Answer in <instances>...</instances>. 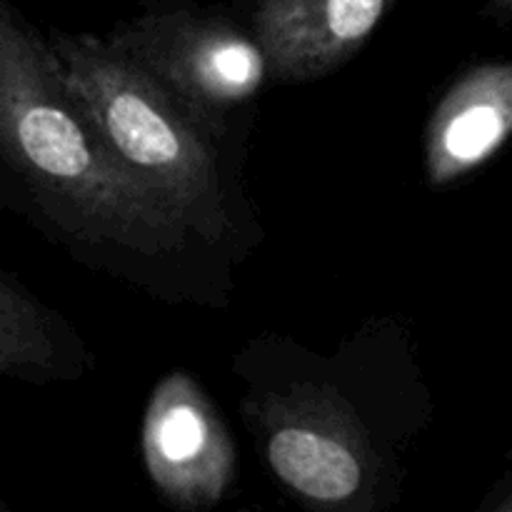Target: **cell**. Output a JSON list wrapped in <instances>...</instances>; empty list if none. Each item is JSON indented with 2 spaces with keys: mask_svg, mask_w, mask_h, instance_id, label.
<instances>
[{
  "mask_svg": "<svg viewBox=\"0 0 512 512\" xmlns=\"http://www.w3.org/2000/svg\"><path fill=\"white\" fill-rule=\"evenodd\" d=\"M0 143L30 183L65 213L133 248L178 240V210L113 153L65 85L50 40L8 3L0 13Z\"/></svg>",
  "mask_w": 512,
  "mask_h": 512,
  "instance_id": "obj_1",
  "label": "cell"
},
{
  "mask_svg": "<svg viewBox=\"0 0 512 512\" xmlns=\"http://www.w3.org/2000/svg\"><path fill=\"white\" fill-rule=\"evenodd\" d=\"M73 98L113 153L148 180L188 228L220 235L223 210L203 125L183 100L120 45L88 35L50 38Z\"/></svg>",
  "mask_w": 512,
  "mask_h": 512,
  "instance_id": "obj_2",
  "label": "cell"
},
{
  "mask_svg": "<svg viewBox=\"0 0 512 512\" xmlns=\"http://www.w3.org/2000/svg\"><path fill=\"white\" fill-rule=\"evenodd\" d=\"M113 43L153 70L198 123L210 128L220 113L250 98L268 70L255 40L210 15H150Z\"/></svg>",
  "mask_w": 512,
  "mask_h": 512,
  "instance_id": "obj_3",
  "label": "cell"
},
{
  "mask_svg": "<svg viewBox=\"0 0 512 512\" xmlns=\"http://www.w3.org/2000/svg\"><path fill=\"white\" fill-rule=\"evenodd\" d=\"M150 478L165 498L198 508L223 495L233 475V448L203 390L185 373L155 388L143 425Z\"/></svg>",
  "mask_w": 512,
  "mask_h": 512,
  "instance_id": "obj_4",
  "label": "cell"
},
{
  "mask_svg": "<svg viewBox=\"0 0 512 512\" xmlns=\"http://www.w3.org/2000/svg\"><path fill=\"white\" fill-rule=\"evenodd\" d=\"M390 0H260L255 33L280 78H310L343 63L383 20Z\"/></svg>",
  "mask_w": 512,
  "mask_h": 512,
  "instance_id": "obj_5",
  "label": "cell"
},
{
  "mask_svg": "<svg viewBox=\"0 0 512 512\" xmlns=\"http://www.w3.org/2000/svg\"><path fill=\"white\" fill-rule=\"evenodd\" d=\"M512 133V65L470 70L438 105L428 128V170L450 183L498 153Z\"/></svg>",
  "mask_w": 512,
  "mask_h": 512,
  "instance_id": "obj_6",
  "label": "cell"
},
{
  "mask_svg": "<svg viewBox=\"0 0 512 512\" xmlns=\"http://www.w3.org/2000/svg\"><path fill=\"white\" fill-rule=\"evenodd\" d=\"M275 475L315 503L353 498L363 483V465L348 443L315 425H283L268 443Z\"/></svg>",
  "mask_w": 512,
  "mask_h": 512,
  "instance_id": "obj_7",
  "label": "cell"
},
{
  "mask_svg": "<svg viewBox=\"0 0 512 512\" xmlns=\"http://www.w3.org/2000/svg\"><path fill=\"white\" fill-rule=\"evenodd\" d=\"M50 330L33 300L5 280L0 290V368L15 375V370H43L53 358Z\"/></svg>",
  "mask_w": 512,
  "mask_h": 512,
  "instance_id": "obj_8",
  "label": "cell"
},
{
  "mask_svg": "<svg viewBox=\"0 0 512 512\" xmlns=\"http://www.w3.org/2000/svg\"><path fill=\"white\" fill-rule=\"evenodd\" d=\"M493 5L498 10H505V13H512V0H493Z\"/></svg>",
  "mask_w": 512,
  "mask_h": 512,
  "instance_id": "obj_9",
  "label": "cell"
}]
</instances>
